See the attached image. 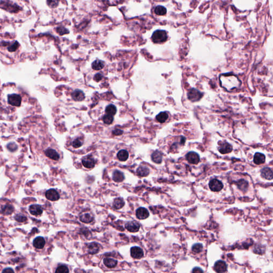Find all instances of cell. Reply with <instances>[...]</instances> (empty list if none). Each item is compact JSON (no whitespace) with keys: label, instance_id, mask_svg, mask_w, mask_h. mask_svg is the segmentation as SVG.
I'll list each match as a JSON object with an SVG mask.
<instances>
[{"label":"cell","instance_id":"6da1fadb","mask_svg":"<svg viewBox=\"0 0 273 273\" xmlns=\"http://www.w3.org/2000/svg\"><path fill=\"white\" fill-rule=\"evenodd\" d=\"M219 80L221 86L228 91L237 89L241 84V82L238 78L232 73L221 74Z\"/></svg>","mask_w":273,"mask_h":273},{"label":"cell","instance_id":"7a4b0ae2","mask_svg":"<svg viewBox=\"0 0 273 273\" xmlns=\"http://www.w3.org/2000/svg\"><path fill=\"white\" fill-rule=\"evenodd\" d=\"M167 34L164 30H156L152 36V41L155 43H163L167 40Z\"/></svg>","mask_w":273,"mask_h":273},{"label":"cell","instance_id":"3957f363","mask_svg":"<svg viewBox=\"0 0 273 273\" xmlns=\"http://www.w3.org/2000/svg\"><path fill=\"white\" fill-rule=\"evenodd\" d=\"M203 96V93L195 88H192L191 90H190L187 94L188 98L192 102L198 101L202 98Z\"/></svg>","mask_w":273,"mask_h":273},{"label":"cell","instance_id":"277c9868","mask_svg":"<svg viewBox=\"0 0 273 273\" xmlns=\"http://www.w3.org/2000/svg\"><path fill=\"white\" fill-rule=\"evenodd\" d=\"M213 269L216 273H225L227 271V265L225 261L219 260L215 262Z\"/></svg>","mask_w":273,"mask_h":273},{"label":"cell","instance_id":"5b68a950","mask_svg":"<svg viewBox=\"0 0 273 273\" xmlns=\"http://www.w3.org/2000/svg\"><path fill=\"white\" fill-rule=\"evenodd\" d=\"M8 103L14 106H20L22 103V97L17 94H9L8 96Z\"/></svg>","mask_w":273,"mask_h":273},{"label":"cell","instance_id":"8992f818","mask_svg":"<svg viewBox=\"0 0 273 273\" xmlns=\"http://www.w3.org/2000/svg\"><path fill=\"white\" fill-rule=\"evenodd\" d=\"M209 188L213 192L220 191L223 188V184L220 180L216 179L211 180L208 184Z\"/></svg>","mask_w":273,"mask_h":273},{"label":"cell","instance_id":"52a82bcc","mask_svg":"<svg viewBox=\"0 0 273 273\" xmlns=\"http://www.w3.org/2000/svg\"><path fill=\"white\" fill-rule=\"evenodd\" d=\"M186 160L189 163L193 164H197L200 162V158L199 154L194 152H190L186 155Z\"/></svg>","mask_w":273,"mask_h":273},{"label":"cell","instance_id":"ba28073f","mask_svg":"<svg viewBox=\"0 0 273 273\" xmlns=\"http://www.w3.org/2000/svg\"><path fill=\"white\" fill-rule=\"evenodd\" d=\"M82 164L85 168L92 169L95 166V160L91 156H86L82 159Z\"/></svg>","mask_w":273,"mask_h":273},{"label":"cell","instance_id":"9c48e42d","mask_svg":"<svg viewBox=\"0 0 273 273\" xmlns=\"http://www.w3.org/2000/svg\"><path fill=\"white\" fill-rule=\"evenodd\" d=\"M46 199L51 201H56L60 198L59 194L55 189H50L47 190L46 193Z\"/></svg>","mask_w":273,"mask_h":273},{"label":"cell","instance_id":"30bf717a","mask_svg":"<svg viewBox=\"0 0 273 273\" xmlns=\"http://www.w3.org/2000/svg\"><path fill=\"white\" fill-rule=\"evenodd\" d=\"M131 256L134 259H141L144 256V252L140 248L138 247H134L131 248Z\"/></svg>","mask_w":273,"mask_h":273},{"label":"cell","instance_id":"8fae6325","mask_svg":"<svg viewBox=\"0 0 273 273\" xmlns=\"http://www.w3.org/2000/svg\"><path fill=\"white\" fill-rule=\"evenodd\" d=\"M149 216V212L145 208H139L136 210V216L138 219L140 220H144L148 217Z\"/></svg>","mask_w":273,"mask_h":273},{"label":"cell","instance_id":"7c38bea8","mask_svg":"<svg viewBox=\"0 0 273 273\" xmlns=\"http://www.w3.org/2000/svg\"><path fill=\"white\" fill-rule=\"evenodd\" d=\"M125 228L130 232H137L139 230L140 225L136 221H130L125 225Z\"/></svg>","mask_w":273,"mask_h":273},{"label":"cell","instance_id":"4fadbf2b","mask_svg":"<svg viewBox=\"0 0 273 273\" xmlns=\"http://www.w3.org/2000/svg\"><path fill=\"white\" fill-rule=\"evenodd\" d=\"M29 210L30 213L34 216H40L43 213V209L41 206L38 204H33L29 207Z\"/></svg>","mask_w":273,"mask_h":273},{"label":"cell","instance_id":"5bb4252c","mask_svg":"<svg viewBox=\"0 0 273 273\" xmlns=\"http://www.w3.org/2000/svg\"><path fill=\"white\" fill-rule=\"evenodd\" d=\"M218 150L219 152L222 154L230 153L232 151V147L230 144L228 142H224L221 144L220 146L219 147Z\"/></svg>","mask_w":273,"mask_h":273},{"label":"cell","instance_id":"9a60e30c","mask_svg":"<svg viewBox=\"0 0 273 273\" xmlns=\"http://www.w3.org/2000/svg\"><path fill=\"white\" fill-rule=\"evenodd\" d=\"M72 97L73 100L76 101H81L85 98V95L83 91L77 89L73 91L72 94Z\"/></svg>","mask_w":273,"mask_h":273},{"label":"cell","instance_id":"2e32d148","mask_svg":"<svg viewBox=\"0 0 273 273\" xmlns=\"http://www.w3.org/2000/svg\"><path fill=\"white\" fill-rule=\"evenodd\" d=\"M45 154L49 158H51L53 160H58L60 158L59 154L53 149L49 148L46 150Z\"/></svg>","mask_w":273,"mask_h":273},{"label":"cell","instance_id":"e0dca14e","mask_svg":"<svg viewBox=\"0 0 273 273\" xmlns=\"http://www.w3.org/2000/svg\"><path fill=\"white\" fill-rule=\"evenodd\" d=\"M261 177L267 180H272L273 179V172L271 168L266 167L261 170Z\"/></svg>","mask_w":273,"mask_h":273},{"label":"cell","instance_id":"ac0fdd59","mask_svg":"<svg viewBox=\"0 0 273 273\" xmlns=\"http://www.w3.org/2000/svg\"><path fill=\"white\" fill-rule=\"evenodd\" d=\"M45 244H46L45 240L44 239L43 237H41V236L37 237L34 240V247L37 249H42L43 247H44Z\"/></svg>","mask_w":273,"mask_h":273},{"label":"cell","instance_id":"d6986e66","mask_svg":"<svg viewBox=\"0 0 273 273\" xmlns=\"http://www.w3.org/2000/svg\"><path fill=\"white\" fill-rule=\"evenodd\" d=\"M266 157L263 154L256 153L254 154V162L256 164L260 165L265 163Z\"/></svg>","mask_w":273,"mask_h":273},{"label":"cell","instance_id":"ffe728a7","mask_svg":"<svg viewBox=\"0 0 273 273\" xmlns=\"http://www.w3.org/2000/svg\"><path fill=\"white\" fill-rule=\"evenodd\" d=\"M125 179L124 175L121 171L115 170L113 173V179L115 182H123Z\"/></svg>","mask_w":273,"mask_h":273},{"label":"cell","instance_id":"44dd1931","mask_svg":"<svg viewBox=\"0 0 273 273\" xmlns=\"http://www.w3.org/2000/svg\"><path fill=\"white\" fill-rule=\"evenodd\" d=\"M100 250L99 245L97 243H91L88 246V251L90 254H94L98 253Z\"/></svg>","mask_w":273,"mask_h":273},{"label":"cell","instance_id":"7402d4cb","mask_svg":"<svg viewBox=\"0 0 273 273\" xmlns=\"http://www.w3.org/2000/svg\"><path fill=\"white\" fill-rule=\"evenodd\" d=\"M137 175L141 177H145L148 176L149 174V170L148 168L145 166H140L136 170Z\"/></svg>","mask_w":273,"mask_h":273},{"label":"cell","instance_id":"603a6c76","mask_svg":"<svg viewBox=\"0 0 273 273\" xmlns=\"http://www.w3.org/2000/svg\"><path fill=\"white\" fill-rule=\"evenodd\" d=\"M152 160L157 164H160L162 161V154L160 151H156L154 152L151 156Z\"/></svg>","mask_w":273,"mask_h":273},{"label":"cell","instance_id":"cb8c5ba5","mask_svg":"<svg viewBox=\"0 0 273 273\" xmlns=\"http://www.w3.org/2000/svg\"><path fill=\"white\" fill-rule=\"evenodd\" d=\"M104 264H105V265L106 267H107L108 268H113L116 266L118 264V261L115 259L107 258L104 259Z\"/></svg>","mask_w":273,"mask_h":273},{"label":"cell","instance_id":"d4e9b609","mask_svg":"<svg viewBox=\"0 0 273 273\" xmlns=\"http://www.w3.org/2000/svg\"><path fill=\"white\" fill-rule=\"evenodd\" d=\"M124 201L122 198H116L113 202V208L116 210H119L122 208L124 206Z\"/></svg>","mask_w":273,"mask_h":273},{"label":"cell","instance_id":"484cf974","mask_svg":"<svg viewBox=\"0 0 273 273\" xmlns=\"http://www.w3.org/2000/svg\"><path fill=\"white\" fill-rule=\"evenodd\" d=\"M117 157L119 160L124 162L127 160L129 158V153L127 151L124 149L121 150L118 152Z\"/></svg>","mask_w":273,"mask_h":273},{"label":"cell","instance_id":"4316f807","mask_svg":"<svg viewBox=\"0 0 273 273\" xmlns=\"http://www.w3.org/2000/svg\"><path fill=\"white\" fill-rule=\"evenodd\" d=\"M80 219L83 223H90L94 220V217L89 213H83L80 216Z\"/></svg>","mask_w":273,"mask_h":273},{"label":"cell","instance_id":"83f0119b","mask_svg":"<svg viewBox=\"0 0 273 273\" xmlns=\"http://www.w3.org/2000/svg\"><path fill=\"white\" fill-rule=\"evenodd\" d=\"M104 66V62L100 60H96L92 64V68L96 70H99L103 69Z\"/></svg>","mask_w":273,"mask_h":273},{"label":"cell","instance_id":"f1b7e54d","mask_svg":"<svg viewBox=\"0 0 273 273\" xmlns=\"http://www.w3.org/2000/svg\"><path fill=\"white\" fill-rule=\"evenodd\" d=\"M168 117L169 116H168V114L166 112H160L159 113L158 115L156 116V118L158 122L163 123L165 122V121L168 120Z\"/></svg>","mask_w":273,"mask_h":273},{"label":"cell","instance_id":"f546056e","mask_svg":"<svg viewBox=\"0 0 273 273\" xmlns=\"http://www.w3.org/2000/svg\"><path fill=\"white\" fill-rule=\"evenodd\" d=\"M105 111L106 113H107V115L113 116V115H115V114L116 113L117 110L115 106L112 104H110L106 107Z\"/></svg>","mask_w":273,"mask_h":273},{"label":"cell","instance_id":"4dcf8cb0","mask_svg":"<svg viewBox=\"0 0 273 273\" xmlns=\"http://www.w3.org/2000/svg\"><path fill=\"white\" fill-rule=\"evenodd\" d=\"M14 208L11 205H6L3 207L2 208V213L5 215L11 214L14 212Z\"/></svg>","mask_w":273,"mask_h":273},{"label":"cell","instance_id":"1f68e13d","mask_svg":"<svg viewBox=\"0 0 273 273\" xmlns=\"http://www.w3.org/2000/svg\"><path fill=\"white\" fill-rule=\"evenodd\" d=\"M203 249V244L200 243H197L192 246V251L195 254H199L202 251Z\"/></svg>","mask_w":273,"mask_h":273},{"label":"cell","instance_id":"d6a6232c","mask_svg":"<svg viewBox=\"0 0 273 273\" xmlns=\"http://www.w3.org/2000/svg\"><path fill=\"white\" fill-rule=\"evenodd\" d=\"M166 9L161 5H158L155 9V13L158 16L165 15L166 13Z\"/></svg>","mask_w":273,"mask_h":273},{"label":"cell","instance_id":"836d02e7","mask_svg":"<svg viewBox=\"0 0 273 273\" xmlns=\"http://www.w3.org/2000/svg\"><path fill=\"white\" fill-rule=\"evenodd\" d=\"M248 185V183L244 180H240L237 183L238 187L242 190H246Z\"/></svg>","mask_w":273,"mask_h":273},{"label":"cell","instance_id":"e575fe53","mask_svg":"<svg viewBox=\"0 0 273 273\" xmlns=\"http://www.w3.org/2000/svg\"><path fill=\"white\" fill-rule=\"evenodd\" d=\"M104 122L106 124H110L113 122L114 118L113 116L109 115H104L103 118Z\"/></svg>","mask_w":273,"mask_h":273},{"label":"cell","instance_id":"d590c367","mask_svg":"<svg viewBox=\"0 0 273 273\" xmlns=\"http://www.w3.org/2000/svg\"><path fill=\"white\" fill-rule=\"evenodd\" d=\"M55 273H69V270L66 266H60L57 268Z\"/></svg>","mask_w":273,"mask_h":273},{"label":"cell","instance_id":"8d00e7d4","mask_svg":"<svg viewBox=\"0 0 273 273\" xmlns=\"http://www.w3.org/2000/svg\"><path fill=\"white\" fill-rule=\"evenodd\" d=\"M14 218H15L16 220L19 223H23V222L26 221L27 220V218L25 216H24L22 214H17L16 216H15Z\"/></svg>","mask_w":273,"mask_h":273},{"label":"cell","instance_id":"74e56055","mask_svg":"<svg viewBox=\"0 0 273 273\" xmlns=\"http://www.w3.org/2000/svg\"><path fill=\"white\" fill-rule=\"evenodd\" d=\"M83 145V142L82 141H81L80 139H77L74 140L73 143H72V146L75 148H77L81 147Z\"/></svg>","mask_w":273,"mask_h":273},{"label":"cell","instance_id":"f35d334b","mask_svg":"<svg viewBox=\"0 0 273 273\" xmlns=\"http://www.w3.org/2000/svg\"><path fill=\"white\" fill-rule=\"evenodd\" d=\"M57 33L59 34V35H62L65 34L69 33V31H68V29L65 28L63 27H58L57 28Z\"/></svg>","mask_w":273,"mask_h":273},{"label":"cell","instance_id":"ab89813d","mask_svg":"<svg viewBox=\"0 0 273 273\" xmlns=\"http://www.w3.org/2000/svg\"><path fill=\"white\" fill-rule=\"evenodd\" d=\"M19 43L17 41H16L14 44H12V46H10V47L8 48V50L10 52H14L17 50L18 48L19 47Z\"/></svg>","mask_w":273,"mask_h":273},{"label":"cell","instance_id":"60d3db41","mask_svg":"<svg viewBox=\"0 0 273 273\" xmlns=\"http://www.w3.org/2000/svg\"><path fill=\"white\" fill-rule=\"evenodd\" d=\"M47 3L51 8H56L58 4V2L57 1H48Z\"/></svg>","mask_w":273,"mask_h":273},{"label":"cell","instance_id":"b9f144b4","mask_svg":"<svg viewBox=\"0 0 273 273\" xmlns=\"http://www.w3.org/2000/svg\"><path fill=\"white\" fill-rule=\"evenodd\" d=\"M103 74H101V73H97V74L94 75V80L95 81L99 82L103 79Z\"/></svg>","mask_w":273,"mask_h":273},{"label":"cell","instance_id":"7bdbcfd3","mask_svg":"<svg viewBox=\"0 0 273 273\" xmlns=\"http://www.w3.org/2000/svg\"><path fill=\"white\" fill-rule=\"evenodd\" d=\"M7 147L11 151H16L17 148V146L14 143H10V144H8Z\"/></svg>","mask_w":273,"mask_h":273},{"label":"cell","instance_id":"ee69618b","mask_svg":"<svg viewBox=\"0 0 273 273\" xmlns=\"http://www.w3.org/2000/svg\"><path fill=\"white\" fill-rule=\"evenodd\" d=\"M192 273H204L202 269L199 267H195L192 270Z\"/></svg>","mask_w":273,"mask_h":273},{"label":"cell","instance_id":"f6af8a7d","mask_svg":"<svg viewBox=\"0 0 273 273\" xmlns=\"http://www.w3.org/2000/svg\"><path fill=\"white\" fill-rule=\"evenodd\" d=\"M123 133V131L122 130L120 129L114 130H113V132H112V134L115 135V136H120V135L122 134Z\"/></svg>","mask_w":273,"mask_h":273},{"label":"cell","instance_id":"bcb514c9","mask_svg":"<svg viewBox=\"0 0 273 273\" xmlns=\"http://www.w3.org/2000/svg\"><path fill=\"white\" fill-rule=\"evenodd\" d=\"M2 273H14V271L10 268H5L3 271Z\"/></svg>","mask_w":273,"mask_h":273}]
</instances>
